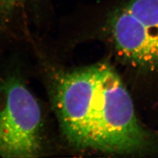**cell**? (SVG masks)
Instances as JSON below:
<instances>
[{"label":"cell","mask_w":158,"mask_h":158,"mask_svg":"<svg viewBox=\"0 0 158 158\" xmlns=\"http://www.w3.org/2000/svg\"><path fill=\"white\" fill-rule=\"evenodd\" d=\"M32 0H0V33L16 13L27 6Z\"/></svg>","instance_id":"4"},{"label":"cell","mask_w":158,"mask_h":158,"mask_svg":"<svg viewBox=\"0 0 158 158\" xmlns=\"http://www.w3.org/2000/svg\"><path fill=\"white\" fill-rule=\"evenodd\" d=\"M48 90L62 135L74 148L128 154L154 146L129 92L108 64L51 72Z\"/></svg>","instance_id":"1"},{"label":"cell","mask_w":158,"mask_h":158,"mask_svg":"<svg viewBox=\"0 0 158 158\" xmlns=\"http://www.w3.org/2000/svg\"><path fill=\"white\" fill-rule=\"evenodd\" d=\"M46 147L43 112L26 82L13 74L0 81V156L36 157Z\"/></svg>","instance_id":"2"},{"label":"cell","mask_w":158,"mask_h":158,"mask_svg":"<svg viewBox=\"0 0 158 158\" xmlns=\"http://www.w3.org/2000/svg\"><path fill=\"white\" fill-rule=\"evenodd\" d=\"M107 28L122 60L143 71H158V0H125L109 15Z\"/></svg>","instance_id":"3"}]
</instances>
